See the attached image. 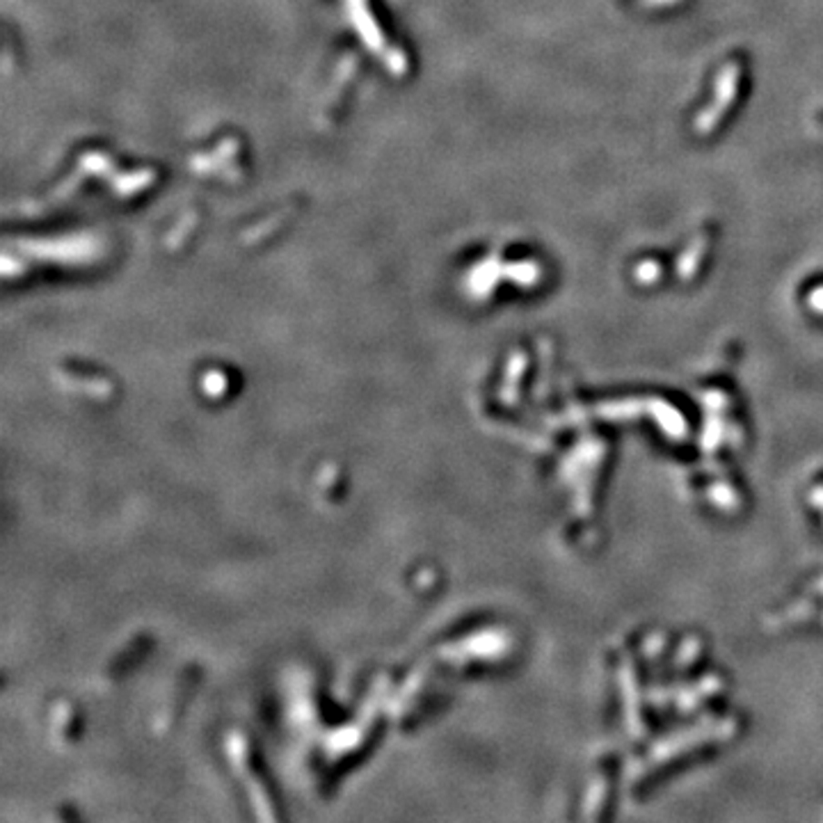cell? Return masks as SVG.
Returning <instances> with one entry per match:
<instances>
[]
</instances>
